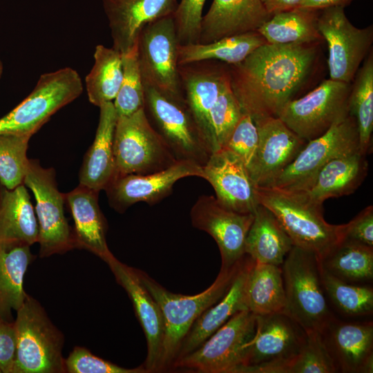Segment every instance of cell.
Returning <instances> with one entry per match:
<instances>
[{
  "label": "cell",
  "mask_w": 373,
  "mask_h": 373,
  "mask_svg": "<svg viewBox=\"0 0 373 373\" xmlns=\"http://www.w3.org/2000/svg\"><path fill=\"white\" fill-rule=\"evenodd\" d=\"M265 43L244 60L228 65L232 90L254 121L278 117L309 76L317 44Z\"/></svg>",
  "instance_id": "1"
},
{
  "label": "cell",
  "mask_w": 373,
  "mask_h": 373,
  "mask_svg": "<svg viewBox=\"0 0 373 373\" xmlns=\"http://www.w3.org/2000/svg\"><path fill=\"white\" fill-rule=\"evenodd\" d=\"M256 193L259 204L274 214L293 245L315 254L319 260L343 240L345 224L327 222L323 205L309 201L301 192L257 186Z\"/></svg>",
  "instance_id": "2"
},
{
  "label": "cell",
  "mask_w": 373,
  "mask_h": 373,
  "mask_svg": "<svg viewBox=\"0 0 373 373\" xmlns=\"http://www.w3.org/2000/svg\"><path fill=\"white\" fill-rule=\"evenodd\" d=\"M240 259L229 268H220L214 282L204 291L195 295L173 293L146 273L137 269L142 282L157 302L164 320V335L158 372L171 369L180 345L192 324L227 291L238 269Z\"/></svg>",
  "instance_id": "3"
},
{
  "label": "cell",
  "mask_w": 373,
  "mask_h": 373,
  "mask_svg": "<svg viewBox=\"0 0 373 373\" xmlns=\"http://www.w3.org/2000/svg\"><path fill=\"white\" fill-rule=\"evenodd\" d=\"M281 269L285 292L283 313L305 333L321 332L334 316L323 289L317 256L293 246Z\"/></svg>",
  "instance_id": "4"
},
{
  "label": "cell",
  "mask_w": 373,
  "mask_h": 373,
  "mask_svg": "<svg viewBox=\"0 0 373 373\" xmlns=\"http://www.w3.org/2000/svg\"><path fill=\"white\" fill-rule=\"evenodd\" d=\"M16 313L13 373H65L64 334L41 305L28 294Z\"/></svg>",
  "instance_id": "5"
},
{
  "label": "cell",
  "mask_w": 373,
  "mask_h": 373,
  "mask_svg": "<svg viewBox=\"0 0 373 373\" xmlns=\"http://www.w3.org/2000/svg\"><path fill=\"white\" fill-rule=\"evenodd\" d=\"M144 111L177 160L206 164L211 152L184 99L144 86Z\"/></svg>",
  "instance_id": "6"
},
{
  "label": "cell",
  "mask_w": 373,
  "mask_h": 373,
  "mask_svg": "<svg viewBox=\"0 0 373 373\" xmlns=\"http://www.w3.org/2000/svg\"><path fill=\"white\" fill-rule=\"evenodd\" d=\"M83 91L78 73L70 67L41 75L32 92L0 118V133L32 136L60 108Z\"/></svg>",
  "instance_id": "7"
},
{
  "label": "cell",
  "mask_w": 373,
  "mask_h": 373,
  "mask_svg": "<svg viewBox=\"0 0 373 373\" xmlns=\"http://www.w3.org/2000/svg\"><path fill=\"white\" fill-rule=\"evenodd\" d=\"M115 175L160 171L178 160L149 123L144 108L117 117L113 135Z\"/></svg>",
  "instance_id": "8"
},
{
  "label": "cell",
  "mask_w": 373,
  "mask_h": 373,
  "mask_svg": "<svg viewBox=\"0 0 373 373\" xmlns=\"http://www.w3.org/2000/svg\"><path fill=\"white\" fill-rule=\"evenodd\" d=\"M23 184L32 192L39 226V254L47 258L75 249L73 227L65 216V194L57 187L53 168H45L29 159Z\"/></svg>",
  "instance_id": "9"
},
{
  "label": "cell",
  "mask_w": 373,
  "mask_h": 373,
  "mask_svg": "<svg viewBox=\"0 0 373 373\" xmlns=\"http://www.w3.org/2000/svg\"><path fill=\"white\" fill-rule=\"evenodd\" d=\"M256 316L249 310L234 314L189 354L173 362L171 369L201 373H237L247 345L254 337Z\"/></svg>",
  "instance_id": "10"
},
{
  "label": "cell",
  "mask_w": 373,
  "mask_h": 373,
  "mask_svg": "<svg viewBox=\"0 0 373 373\" xmlns=\"http://www.w3.org/2000/svg\"><path fill=\"white\" fill-rule=\"evenodd\" d=\"M359 151L355 118L350 114L321 136L308 141L295 160L269 186L304 191L314 182L322 168L332 160Z\"/></svg>",
  "instance_id": "11"
},
{
  "label": "cell",
  "mask_w": 373,
  "mask_h": 373,
  "mask_svg": "<svg viewBox=\"0 0 373 373\" xmlns=\"http://www.w3.org/2000/svg\"><path fill=\"white\" fill-rule=\"evenodd\" d=\"M350 84L324 80L302 97L287 103L278 114L288 128L307 142L315 139L349 115Z\"/></svg>",
  "instance_id": "12"
},
{
  "label": "cell",
  "mask_w": 373,
  "mask_h": 373,
  "mask_svg": "<svg viewBox=\"0 0 373 373\" xmlns=\"http://www.w3.org/2000/svg\"><path fill=\"white\" fill-rule=\"evenodd\" d=\"M177 37L173 15L146 25L137 40V56L144 86L184 99L178 64Z\"/></svg>",
  "instance_id": "13"
},
{
  "label": "cell",
  "mask_w": 373,
  "mask_h": 373,
  "mask_svg": "<svg viewBox=\"0 0 373 373\" xmlns=\"http://www.w3.org/2000/svg\"><path fill=\"white\" fill-rule=\"evenodd\" d=\"M306 333L283 312L256 316L254 337L237 373H277L300 350Z\"/></svg>",
  "instance_id": "14"
},
{
  "label": "cell",
  "mask_w": 373,
  "mask_h": 373,
  "mask_svg": "<svg viewBox=\"0 0 373 373\" xmlns=\"http://www.w3.org/2000/svg\"><path fill=\"white\" fill-rule=\"evenodd\" d=\"M344 8L334 6L320 10L318 28L328 46L329 79L350 84L372 49L373 26H354Z\"/></svg>",
  "instance_id": "15"
},
{
  "label": "cell",
  "mask_w": 373,
  "mask_h": 373,
  "mask_svg": "<svg viewBox=\"0 0 373 373\" xmlns=\"http://www.w3.org/2000/svg\"><path fill=\"white\" fill-rule=\"evenodd\" d=\"M194 228L209 234L218 245L221 268H229L245 254V239L254 213H242L222 205L213 195L200 196L190 211Z\"/></svg>",
  "instance_id": "16"
},
{
  "label": "cell",
  "mask_w": 373,
  "mask_h": 373,
  "mask_svg": "<svg viewBox=\"0 0 373 373\" xmlns=\"http://www.w3.org/2000/svg\"><path fill=\"white\" fill-rule=\"evenodd\" d=\"M202 176V167L187 160H178L167 169L149 174L115 176L105 189L110 206L124 213L133 204H155L169 195L173 185L186 177Z\"/></svg>",
  "instance_id": "17"
},
{
  "label": "cell",
  "mask_w": 373,
  "mask_h": 373,
  "mask_svg": "<svg viewBox=\"0 0 373 373\" xmlns=\"http://www.w3.org/2000/svg\"><path fill=\"white\" fill-rule=\"evenodd\" d=\"M202 167V178L212 186L222 205L238 213H254L259 205L257 186L236 153L222 148L211 153Z\"/></svg>",
  "instance_id": "18"
},
{
  "label": "cell",
  "mask_w": 373,
  "mask_h": 373,
  "mask_svg": "<svg viewBox=\"0 0 373 373\" xmlns=\"http://www.w3.org/2000/svg\"><path fill=\"white\" fill-rule=\"evenodd\" d=\"M258 144L249 174L257 186H269L307 142L278 117L254 121Z\"/></svg>",
  "instance_id": "19"
},
{
  "label": "cell",
  "mask_w": 373,
  "mask_h": 373,
  "mask_svg": "<svg viewBox=\"0 0 373 373\" xmlns=\"http://www.w3.org/2000/svg\"><path fill=\"white\" fill-rule=\"evenodd\" d=\"M183 96L211 153L209 115L224 84L229 79L228 64L215 60L178 66Z\"/></svg>",
  "instance_id": "20"
},
{
  "label": "cell",
  "mask_w": 373,
  "mask_h": 373,
  "mask_svg": "<svg viewBox=\"0 0 373 373\" xmlns=\"http://www.w3.org/2000/svg\"><path fill=\"white\" fill-rule=\"evenodd\" d=\"M106 263L117 283L128 295L136 317L144 332L147 354L143 365L148 372H158L164 335L161 310L142 282L137 269L122 262L114 256Z\"/></svg>",
  "instance_id": "21"
},
{
  "label": "cell",
  "mask_w": 373,
  "mask_h": 373,
  "mask_svg": "<svg viewBox=\"0 0 373 373\" xmlns=\"http://www.w3.org/2000/svg\"><path fill=\"white\" fill-rule=\"evenodd\" d=\"M113 48L122 56L133 49L149 23L173 15L177 0H102Z\"/></svg>",
  "instance_id": "22"
},
{
  "label": "cell",
  "mask_w": 373,
  "mask_h": 373,
  "mask_svg": "<svg viewBox=\"0 0 373 373\" xmlns=\"http://www.w3.org/2000/svg\"><path fill=\"white\" fill-rule=\"evenodd\" d=\"M320 333L338 372H373L372 321L345 322L334 316Z\"/></svg>",
  "instance_id": "23"
},
{
  "label": "cell",
  "mask_w": 373,
  "mask_h": 373,
  "mask_svg": "<svg viewBox=\"0 0 373 373\" xmlns=\"http://www.w3.org/2000/svg\"><path fill=\"white\" fill-rule=\"evenodd\" d=\"M254 260L245 254L238 269L225 294L204 310L194 321L184 336L174 361L189 354L224 325L234 314L248 310L246 304V285Z\"/></svg>",
  "instance_id": "24"
},
{
  "label": "cell",
  "mask_w": 373,
  "mask_h": 373,
  "mask_svg": "<svg viewBox=\"0 0 373 373\" xmlns=\"http://www.w3.org/2000/svg\"><path fill=\"white\" fill-rule=\"evenodd\" d=\"M270 17L261 0H213L202 18L199 43L257 31Z\"/></svg>",
  "instance_id": "25"
},
{
  "label": "cell",
  "mask_w": 373,
  "mask_h": 373,
  "mask_svg": "<svg viewBox=\"0 0 373 373\" xmlns=\"http://www.w3.org/2000/svg\"><path fill=\"white\" fill-rule=\"evenodd\" d=\"M99 193L79 184L64 194L74 221L75 249H86L106 262L114 255L106 242L108 226L99 205Z\"/></svg>",
  "instance_id": "26"
},
{
  "label": "cell",
  "mask_w": 373,
  "mask_h": 373,
  "mask_svg": "<svg viewBox=\"0 0 373 373\" xmlns=\"http://www.w3.org/2000/svg\"><path fill=\"white\" fill-rule=\"evenodd\" d=\"M94 141L86 153L79 173V184L99 192L115 175L113 135L117 115L113 102L99 107Z\"/></svg>",
  "instance_id": "27"
},
{
  "label": "cell",
  "mask_w": 373,
  "mask_h": 373,
  "mask_svg": "<svg viewBox=\"0 0 373 373\" xmlns=\"http://www.w3.org/2000/svg\"><path fill=\"white\" fill-rule=\"evenodd\" d=\"M368 166L366 155L360 151L336 157L322 168L309 189L300 192L323 205L327 199L353 193L365 180Z\"/></svg>",
  "instance_id": "28"
},
{
  "label": "cell",
  "mask_w": 373,
  "mask_h": 373,
  "mask_svg": "<svg viewBox=\"0 0 373 373\" xmlns=\"http://www.w3.org/2000/svg\"><path fill=\"white\" fill-rule=\"evenodd\" d=\"M36 256L30 245L18 241L0 242V317L14 321L17 311L28 294L23 289L26 271Z\"/></svg>",
  "instance_id": "29"
},
{
  "label": "cell",
  "mask_w": 373,
  "mask_h": 373,
  "mask_svg": "<svg viewBox=\"0 0 373 373\" xmlns=\"http://www.w3.org/2000/svg\"><path fill=\"white\" fill-rule=\"evenodd\" d=\"M293 246L274 214L259 204L245 239V253L256 262L281 266Z\"/></svg>",
  "instance_id": "30"
},
{
  "label": "cell",
  "mask_w": 373,
  "mask_h": 373,
  "mask_svg": "<svg viewBox=\"0 0 373 373\" xmlns=\"http://www.w3.org/2000/svg\"><path fill=\"white\" fill-rule=\"evenodd\" d=\"M39 226L29 193L23 184L8 189L0 184V242H38Z\"/></svg>",
  "instance_id": "31"
},
{
  "label": "cell",
  "mask_w": 373,
  "mask_h": 373,
  "mask_svg": "<svg viewBox=\"0 0 373 373\" xmlns=\"http://www.w3.org/2000/svg\"><path fill=\"white\" fill-rule=\"evenodd\" d=\"M320 10L296 8L271 16L257 32L267 43L306 44L320 43L323 38L318 28Z\"/></svg>",
  "instance_id": "32"
},
{
  "label": "cell",
  "mask_w": 373,
  "mask_h": 373,
  "mask_svg": "<svg viewBox=\"0 0 373 373\" xmlns=\"http://www.w3.org/2000/svg\"><path fill=\"white\" fill-rule=\"evenodd\" d=\"M265 43V39L255 31L207 44H179L178 64L180 66L206 60L219 61L228 65L236 64Z\"/></svg>",
  "instance_id": "33"
},
{
  "label": "cell",
  "mask_w": 373,
  "mask_h": 373,
  "mask_svg": "<svg viewBox=\"0 0 373 373\" xmlns=\"http://www.w3.org/2000/svg\"><path fill=\"white\" fill-rule=\"evenodd\" d=\"M247 309L256 316L283 312L285 292L280 266L254 261L246 285Z\"/></svg>",
  "instance_id": "34"
},
{
  "label": "cell",
  "mask_w": 373,
  "mask_h": 373,
  "mask_svg": "<svg viewBox=\"0 0 373 373\" xmlns=\"http://www.w3.org/2000/svg\"><path fill=\"white\" fill-rule=\"evenodd\" d=\"M319 262L327 272L348 283L367 285L373 278V247L354 241L343 239Z\"/></svg>",
  "instance_id": "35"
},
{
  "label": "cell",
  "mask_w": 373,
  "mask_h": 373,
  "mask_svg": "<svg viewBox=\"0 0 373 373\" xmlns=\"http://www.w3.org/2000/svg\"><path fill=\"white\" fill-rule=\"evenodd\" d=\"M94 61L85 84L89 102L99 107L116 97L123 76L122 55L113 47L97 45Z\"/></svg>",
  "instance_id": "36"
},
{
  "label": "cell",
  "mask_w": 373,
  "mask_h": 373,
  "mask_svg": "<svg viewBox=\"0 0 373 373\" xmlns=\"http://www.w3.org/2000/svg\"><path fill=\"white\" fill-rule=\"evenodd\" d=\"M353 79L348 100L349 114L356 122L359 151L367 155L373 131V51L370 50Z\"/></svg>",
  "instance_id": "37"
},
{
  "label": "cell",
  "mask_w": 373,
  "mask_h": 373,
  "mask_svg": "<svg viewBox=\"0 0 373 373\" xmlns=\"http://www.w3.org/2000/svg\"><path fill=\"white\" fill-rule=\"evenodd\" d=\"M320 269L325 295L339 313L352 318L363 317L372 314V287L344 282L327 272L321 265Z\"/></svg>",
  "instance_id": "38"
},
{
  "label": "cell",
  "mask_w": 373,
  "mask_h": 373,
  "mask_svg": "<svg viewBox=\"0 0 373 373\" xmlns=\"http://www.w3.org/2000/svg\"><path fill=\"white\" fill-rule=\"evenodd\" d=\"M31 137L0 133V184L8 189L23 183L29 160L26 153Z\"/></svg>",
  "instance_id": "39"
},
{
  "label": "cell",
  "mask_w": 373,
  "mask_h": 373,
  "mask_svg": "<svg viewBox=\"0 0 373 373\" xmlns=\"http://www.w3.org/2000/svg\"><path fill=\"white\" fill-rule=\"evenodd\" d=\"M123 76L113 102L117 117L131 115L144 108V86L140 70L137 46L122 56Z\"/></svg>",
  "instance_id": "40"
},
{
  "label": "cell",
  "mask_w": 373,
  "mask_h": 373,
  "mask_svg": "<svg viewBox=\"0 0 373 373\" xmlns=\"http://www.w3.org/2000/svg\"><path fill=\"white\" fill-rule=\"evenodd\" d=\"M242 113L232 90L229 78L222 86L209 115L213 153L225 146Z\"/></svg>",
  "instance_id": "41"
},
{
  "label": "cell",
  "mask_w": 373,
  "mask_h": 373,
  "mask_svg": "<svg viewBox=\"0 0 373 373\" xmlns=\"http://www.w3.org/2000/svg\"><path fill=\"white\" fill-rule=\"evenodd\" d=\"M336 365L319 332L306 333V340L299 352L282 366L277 373H334Z\"/></svg>",
  "instance_id": "42"
},
{
  "label": "cell",
  "mask_w": 373,
  "mask_h": 373,
  "mask_svg": "<svg viewBox=\"0 0 373 373\" xmlns=\"http://www.w3.org/2000/svg\"><path fill=\"white\" fill-rule=\"evenodd\" d=\"M65 373H146L144 365L126 368L98 357L88 349L77 346L64 358Z\"/></svg>",
  "instance_id": "43"
},
{
  "label": "cell",
  "mask_w": 373,
  "mask_h": 373,
  "mask_svg": "<svg viewBox=\"0 0 373 373\" xmlns=\"http://www.w3.org/2000/svg\"><path fill=\"white\" fill-rule=\"evenodd\" d=\"M206 0H181L173 15L179 44L199 43L202 9Z\"/></svg>",
  "instance_id": "44"
},
{
  "label": "cell",
  "mask_w": 373,
  "mask_h": 373,
  "mask_svg": "<svg viewBox=\"0 0 373 373\" xmlns=\"http://www.w3.org/2000/svg\"><path fill=\"white\" fill-rule=\"evenodd\" d=\"M258 144L256 125L250 115L243 113L224 147L236 153L249 173L255 160Z\"/></svg>",
  "instance_id": "45"
},
{
  "label": "cell",
  "mask_w": 373,
  "mask_h": 373,
  "mask_svg": "<svg viewBox=\"0 0 373 373\" xmlns=\"http://www.w3.org/2000/svg\"><path fill=\"white\" fill-rule=\"evenodd\" d=\"M345 240L373 247V207L369 205L345 224Z\"/></svg>",
  "instance_id": "46"
},
{
  "label": "cell",
  "mask_w": 373,
  "mask_h": 373,
  "mask_svg": "<svg viewBox=\"0 0 373 373\" xmlns=\"http://www.w3.org/2000/svg\"><path fill=\"white\" fill-rule=\"evenodd\" d=\"M17 350L14 321L0 317V368L2 373H13Z\"/></svg>",
  "instance_id": "47"
},
{
  "label": "cell",
  "mask_w": 373,
  "mask_h": 373,
  "mask_svg": "<svg viewBox=\"0 0 373 373\" xmlns=\"http://www.w3.org/2000/svg\"><path fill=\"white\" fill-rule=\"evenodd\" d=\"M354 0H301L297 8L321 10L327 8L340 6L345 8Z\"/></svg>",
  "instance_id": "48"
},
{
  "label": "cell",
  "mask_w": 373,
  "mask_h": 373,
  "mask_svg": "<svg viewBox=\"0 0 373 373\" xmlns=\"http://www.w3.org/2000/svg\"><path fill=\"white\" fill-rule=\"evenodd\" d=\"M301 0H261L267 12L273 15L296 8Z\"/></svg>",
  "instance_id": "49"
},
{
  "label": "cell",
  "mask_w": 373,
  "mask_h": 373,
  "mask_svg": "<svg viewBox=\"0 0 373 373\" xmlns=\"http://www.w3.org/2000/svg\"><path fill=\"white\" fill-rule=\"evenodd\" d=\"M3 73V64L0 59V77H1Z\"/></svg>",
  "instance_id": "50"
},
{
  "label": "cell",
  "mask_w": 373,
  "mask_h": 373,
  "mask_svg": "<svg viewBox=\"0 0 373 373\" xmlns=\"http://www.w3.org/2000/svg\"><path fill=\"white\" fill-rule=\"evenodd\" d=\"M0 373H2V371H1V368H0Z\"/></svg>",
  "instance_id": "51"
}]
</instances>
